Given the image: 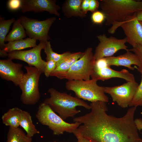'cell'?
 <instances>
[{
  "instance_id": "obj_22",
  "label": "cell",
  "mask_w": 142,
  "mask_h": 142,
  "mask_svg": "<svg viewBox=\"0 0 142 142\" xmlns=\"http://www.w3.org/2000/svg\"><path fill=\"white\" fill-rule=\"evenodd\" d=\"M26 35L25 29L18 18L13 23L12 29L6 36L5 42L23 39L26 37Z\"/></svg>"
},
{
  "instance_id": "obj_16",
  "label": "cell",
  "mask_w": 142,
  "mask_h": 142,
  "mask_svg": "<svg viewBox=\"0 0 142 142\" xmlns=\"http://www.w3.org/2000/svg\"><path fill=\"white\" fill-rule=\"evenodd\" d=\"M108 65L116 66H123L129 69L134 70L135 68L132 67L134 65L139 67L140 63L138 57L129 49L125 53L116 57L112 56L105 57Z\"/></svg>"
},
{
  "instance_id": "obj_20",
  "label": "cell",
  "mask_w": 142,
  "mask_h": 142,
  "mask_svg": "<svg viewBox=\"0 0 142 142\" xmlns=\"http://www.w3.org/2000/svg\"><path fill=\"white\" fill-rule=\"evenodd\" d=\"M37 40L28 38L25 39H21L8 42L5 44L2 50L7 53L16 50H20L30 47H34L37 45Z\"/></svg>"
},
{
  "instance_id": "obj_26",
  "label": "cell",
  "mask_w": 142,
  "mask_h": 142,
  "mask_svg": "<svg viewBox=\"0 0 142 142\" xmlns=\"http://www.w3.org/2000/svg\"><path fill=\"white\" fill-rule=\"evenodd\" d=\"M141 74V79L140 83L139 85L136 93L129 106L137 107L138 106H142V73Z\"/></svg>"
},
{
  "instance_id": "obj_12",
  "label": "cell",
  "mask_w": 142,
  "mask_h": 142,
  "mask_svg": "<svg viewBox=\"0 0 142 142\" xmlns=\"http://www.w3.org/2000/svg\"><path fill=\"white\" fill-rule=\"evenodd\" d=\"M99 43L96 47L94 56L96 60L113 55L119 50H128L125 44L127 42L126 38L118 39L113 36L107 37L105 34L97 37Z\"/></svg>"
},
{
  "instance_id": "obj_37",
  "label": "cell",
  "mask_w": 142,
  "mask_h": 142,
  "mask_svg": "<svg viewBox=\"0 0 142 142\" xmlns=\"http://www.w3.org/2000/svg\"><path fill=\"white\" fill-rule=\"evenodd\" d=\"M140 23L141 24V25H142V21H139Z\"/></svg>"
},
{
  "instance_id": "obj_28",
  "label": "cell",
  "mask_w": 142,
  "mask_h": 142,
  "mask_svg": "<svg viewBox=\"0 0 142 142\" xmlns=\"http://www.w3.org/2000/svg\"><path fill=\"white\" fill-rule=\"evenodd\" d=\"M129 50L133 52L138 57L140 63V65L138 67H134L141 74L142 73V46L137 44L134 47L129 49Z\"/></svg>"
},
{
  "instance_id": "obj_11",
  "label": "cell",
  "mask_w": 142,
  "mask_h": 142,
  "mask_svg": "<svg viewBox=\"0 0 142 142\" xmlns=\"http://www.w3.org/2000/svg\"><path fill=\"white\" fill-rule=\"evenodd\" d=\"M47 41H40L38 45L29 50H16L8 53V57L12 60L24 61L29 66L35 67L44 73L46 62L42 59L41 52L42 49H44Z\"/></svg>"
},
{
  "instance_id": "obj_6",
  "label": "cell",
  "mask_w": 142,
  "mask_h": 142,
  "mask_svg": "<svg viewBox=\"0 0 142 142\" xmlns=\"http://www.w3.org/2000/svg\"><path fill=\"white\" fill-rule=\"evenodd\" d=\"M24 68L27 73L19 86L22 91L20 100L24 104L34 105L40 99L38 83L42 73L34 67L25 66Z\"/></svg>"
},
{
  "instance_id": "obj_25",
  "label": "cell",
  "mask_w": 142,
  "mask_h": 142,
  "mask_svg": "<svg viewBox=\"0 0 142 142\" xmlns=\"http://www.w3.org/2000/svg\"><path fill=\"white\" fill-rule=\"evenodd\" d=\"M44 52L46 55V60H53L56 63L60 60L67 55L69 52H66L62 54H59L53 51L51 48L50 41H47L44 48Z\"/></svg>"
},
{
  "instance_id": "obj_36",
  "label": "cell",
  "mask_w": 142,
  "mask_h": 142,
  "mask_svg": "<svg viewBox=\"0 0 142 142\" xmlns=\"http://www.w3.org/2000/svg\"><path fill=\"white\" fill-rule=\"evenodd\" d=\"M0 55L1 57H4L8 56V53L3 51L2 50L0 49Z\"/></svg>"
},
{
  "instance_id": "obj_10",
  "label": "cell",
  "mask_w": 142,
  "mask_h": 142,
  "mask_svg": "<svg viewBox=\"0 0 142 142\" xmlns=\"http://www.w3.org/2000/svg\"><path fill=\"white\" fill-rule=\"evenodd\" d=\"M91 77L97 81H104L114 78H122L127 82L135 80L134 75L128 70L123 69L118 71L111 68L108 65L105 57L96 60Z\"/></svg>"
},
{
  "instance_id": "obj_8",
  "label": "cell",
  "mask_w": 142,
  "mask_h": 142,
  "mask_svg": "<svg viewBox=\"0 0 142 142\" xmlns=\"http://www.w3.org/2000/svg\"><path fill=\"white\" fill-rule=\"evenodd\" d=\"M19 19L29 38L40 42L47 41L50 39L49 31L56 19L52 17L40 21L24 16H20Z\"/></svg>"
},
{
  "instance_id": "obj_14",
  "label": "cell",
  "mask_w": 142,
  "mask_h": 142,
  "mask_svg": "<svg viewBox=\"0 0 142 142\" xmlns=\"http://www.w3.org/2000/svg\"><path fill=\"white\" fill-rule=\"evenodd\" d=\"M23 65L13 62L8 58L0 60V76L3 79L12 82L16 86H19L24 74L22 68Z\"/></svg>"
},
{
  "instance_id": "obj_18",
  "label": "cell",
  "mask_w": 142,
  "mask_h": 142,
  "mask_svg": "<svg viewBox=\"0 0 142 142\" xmlns=\"http://www.w3.org/2000/svg\"><path fill=\"white\" fill-rule=\"evenodd\" d=\"M83 0H67L65 1L62 6L63 12L67 18L72 17L83 18L86 14L83 12L81 4Z\"/></svg>"
},
{
  "instance_id": "obj_1",
  "label": "cell",
  "mask_w": 142,
  "mask_h": 142,
  "mask_svg": "<svg viewBox=\"0 0 142 142\" xmlns=\"http://www.w3.org/2000/svg\"><path fill=\"white\" fill-rule=\"evenodd\" d=\"M106 102H91V111L74 118V122L83 124L75 131L95 142H140V137L134 119L136 107H131L125 115L118 118L108 115Z\"/></svg>"
},
{
  "instance_id": "obj_17",
  "label": "cell",
  "mask_w": 142,
  "mask_h": 142,
  "mask_svg": "<svg viewBox=\"0 0 142 142\" xmlns=\"http://www.w3.org/2000/svg\"><path fill=\"white\" fill-rule=\"evenodd\" d=\"M84 52H78L69 53L57 63L56 67L50 76L56 77L59 78L63 74L68 71L77 61L84 55Z\"/></svg>"
},
{
  "instance_id": "obj_24",
  "label": "cell",
  "mask_w": 142,
  "mask_h": 142,
  "mask_svg": "<svg viewBox=\"0 0 142 142\" xmlns=\"http://www.w3.org/2000/svg\"><path fill=\"white\" fill-rule=\"evenodd\" d=\"M15 20L14 18L6 20L4 18L0 17V47L1 49H3L5 46L4 42L6 35L11 25Z\"/></svg>"
},
{
  "instance_id": "obj_39",
  "label": "cell",
  "mask_w": 142,
  "mask_h": 142,
  "mask_svg": "<svg viewBox=\"0 0 142 142\" xmlns=\"http://www.w3.org/2000/svg\"><path fill=\"white\" fill-rule=\"evenodd\" d=\"M52 142H57L56 141H52Z\"/></svg>"
},
{
  "instance_id": "obj_21",
  "label": "cell",
  "mask_w": 142,
  "mask_h": 142,
  "mask_svg": "<svg viewBox=\"0 0 142 142\" xmlns=\"http://www.w3.org/2000/svg\"><path fill=\"white\" fill-rule=\"evenodd\" d=\"M20 126L25 131L27 135L32 138L39 131L37 129L33 124L31 116L27 111L22 110L21 114Z\"/></svg>"
},
{
  "instance_id": "obj_38",
  "label": "cell",
  "mask_w": 142,
  "mask_h": 142,
  "mask_svg": "<svg viewBox=\"0 0 142 142\" xmlns=\"http://www.w3.org/2000/svg\"><path fill=\"white\" fill-rule=\"evenodd\" d=\"M140 142H142V139H141L140 141Z\"/></svg>"
},
{
  "instance_id": "obj_23",
  "label": "cell",
  "mask_w": 142,
  "mask_h": 142,
  "mask_svg": "<svg viewBox=\"0 0 142 142\" xmlns=\"http://www.w3.org/2000/svg\"><path fill=\"white\" fill-rule=\"evenodd\" d=\"M6 142H32V138L28 136L21 128L9 127Z\"/></svg>"
},
{
  "instance_id": "obj_19",
  "label": "cell",
  "mask_w": 142,
  "mask_h": 142,
  "mask_svg": "<svg viewBox=\"0 0 142 142\" xmlns=\"http://www.w3.org/2000/svg\"><path fill=\"white\" fill-rule=\"evenodd\" d=\"M22 110L18 107L10 108L2 116V123L9 127L16 128L20 126Z\"/></svg>"
},
{
  "instance_id": "obj_7",
  "label": "cell",
  "mask_w": 142,
  "mask_h": 142,
  "mask_svg": "<svg viewBox=\"0 0 142 142\" xmlns=\"http://www.w3.org/2000/svg\"><path fill=\"white\" fill-rule=\"evenodd\" d=\"M83 56L59 78L68 80H88L92 75L96 59L91 47L88 48Z\"/></svg>"
},
{
  "instance_id": "obj_27",
  "label": "cell",
  "mask_w": 142,
  "mask_h": 142,
  "mask_svg": "<svg viewBox=\"0 0 142 142\" xmlns=\"http://www.w3.org/2000/svg\"><path fill=\"white\" fill-rule=\"evenodd\" d=\"M91 19L94 24H101L105 20L106 17L102 12L97 10L92 13L91 16Z\"/></svg>"
},
{
  "instance_id": "obj_32",
  "label": "cell",
  "mask_w": 142,
  "mask_h": 142,
  "mask_svg": "<svg viewBox=\"0 0 142 142\" xmlns=\"http://www.w3.org/2000/svg\"><path fill=\"white\" fill-rule=\"evenodd\" d=\"M77 138V142H95V141L85 137L77 132L75 130L73 133Z\"/></svg>"
},
{
  "instance_id": "obj_34",
  "label": "cell",
  "mask_w": 142,
  "mask_h": 142,
  "mask_svg": "<svg viewBox=\"0 0 142 142\" xmlns=\"http://www.w3.org/2000/svg\"><path fill=\"white\" fill-rule=\"evenodd\" d=\"M134 121L138 130L139 131L142 130V119L137 118L135 119Z\"/></svg>"
},
{
  "instance_id": "obj_15",
  "label": "cell",
  "mask_w": 142,
  "mask_h": 142,
  "mask_svg": "<svg viewBox=\"0 0 142 142\" xmlns=\"http://www.w3.org/2000/svg\"><path fill=\"white\" fill-rule=\"evenodd\" d=\"M56 1L55 0H22L21 8L23 13L31 11L39 13L46 11L59 17L58 11L60 7L56 4Z\"/></svg>"
},
{
  "instance_id": "obj_30",
  "label": "cell",
  "mask_w": 142,
  "mask_h": 142,
  "mask_svg": "<svg viewBox=\"0 0 142 142\" xmlns=\"http://www.w3.org/2000/svg\"><path fill=\"white\" fill-rule=\"evenodd\" d=\"M22 0H9L7 3L8 8L11 11H16L21 8Z\"/></svg>"
},
{
  "instance_id": "obj_13",
  "label": "cell",
  "mask_w": 142,
  "mask_h": 142,
  "mask_svg": "<svg viewBox=\"0 0 142 142\" xmlns=\"http://www.w3.org/2000/svg\"><path fill=\"white\" fill-rule=\"evenodd\" d=\"M136 13L128 17L120 26L126 36L127 42L133 48L137 44L142 46V26L136 17Z\"/></svg>"
},
{
  "instance_id": "obj_35",
  "label": "cell",
  "mask_w": 142,
  "mask_h": 142,
  "mask_svg": "<svg viewBox=\"0 0 142 142\" xmlns=\"http://www.w3.org/2000/svg\"><path fill=\"white\" fill-rule=\"evenodd\" d=\"M136 17L139 21H142V11L136 13Z\"/></svg>"
},
{
  "instance_id": "obj_5",
  "label": "cell",
  "mask_w": 142,
  "mask_h": 142,
  "mask_svg": "<svg viewBox=\"0 0 142 142\" xmlns=\"http://www.w3.org/2000/svg\"><path fill=\"white\" fill-rule=\"evenodd\" d=\"M97 80L92 79L88 80H68L65 84L68 90L74 92L79 98L90 102L101 101L108 102L109 98L105 94L103 87L98 85Z\"/></svg>"
},
{
  "instance_id": "obj_2",
  "label": "cell",
  "mask_w": 142,
  "mask_h": 142,
  "mask_svg": "<svg viewBox=\"0 0 142 142\" xmlns=\"http://www.w3.org/2000/svg\"><path fill=\"white\" fill-rule=\"evenodd\" d=\"M99 6L106 17L105 25H111L109 33H114L127 18L142 11V1L100 0Z\"/></svg>"
},
{
  "instance_id": "obj_3",
  "label": "cell",
  "mask_w": 142,
  "mask_h": 142,
  "mask_svg": "<svg viewBox=\"0 0 142 142\" xmlns=\"http://www.w3.org/2000/svg\"><path fill=\"white\" fill-rule=\"evenodd\" d=\"M48 92L50 97L45 99L43 102L64 120L69 117L74 118L80 112L77 109V106H82L88 110L91 109L90 105L78 98L59 92L53 88H49Z\"/></svg>"
},
{
  "instance_id": "obj_33",
  "label": "cell",
  "mask_w": 142,
  "mask_h": 142,
  "mask_svg": "<svg viewBox=\"0 0 142 142\" xmlns=\"http://www.w3.org/2000/svg\"><path fill=\"white\" fill-rule=\"evenodd\" d=\"M90 0H83L81 4V8L83 12L86 14L89 11Z\"/></svg>"
},
{
  "instance_id": "obj_31",
  "label": "cell",
  "mask_w": 142,
  "mask_h": 142,
  "mask_svg": "<svg viewBox=\"0 0 142 142\" xmlns=\"http://www.w3.org/2000/svg\"><path fill=\"white\" fill-rule=\"evenodd\" d=\"M99 6V2L97 0H90L89 11L92 13L97 10Z\"/></svg>"
},
{
  "instance_id": "obj_9",
  "label": "cell",
  "mask_w": 142,
  "mask_h": 142,
  "mask_svg": "<svg viewBox=\"0 0 142 142\" xmlns=\"http://www.w3.org/2000/svg\"><path fill=\"white\" fill-rule=\"evenodd\" d=\"M138 84L135 80L112 87H103L104 93L110 95L114 102L121 107L129 106L136 93Z\"/></svg>"
},
{
  "instance_id": "obj_29",
  "label": "cell",
  "mask_w": 142,
  "mask_h": 142,
  "mask_svg": "<svg viewBox=\"0 0 142 142\" xmlns=\"http://www.w3.org/2000/svg\"><path fill=\"white\" fill-rule=\"evenodd\" d=\"M57 63L53 60H50L46 61L44 73L47 77L50 76L51 74L55 69Z\"/></svg>"
},
{
  "instance_id": "obj_4",
  "label": "cell",
  "mask_w": 142,
  "mask_h": 142,
  "mask_svg": "<svg viewBox=\"0 0 142 142\" xmlns=\"http://www.w3.org/2000/svg\"><path fill=\"white\" fill-rule=\"evenodd\" d=\"M36 117L41 124L47 126L55 135H62L65 132L73 133L81 124L78 122H65L44 102L39 105Z\"/></svg>"
}]
</instances>
